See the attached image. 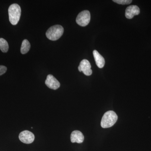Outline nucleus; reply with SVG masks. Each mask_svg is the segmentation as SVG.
<instances>
[{
	"label": "nucleus",
	"instance_id": "f257e3e1",
	"mask_svg": "<svg viewBox=\"0 0 151 151\" xmlns=\"http://www.w3.org/2000/svg\"><path fill=\"white\" fill-rule=\"evenodd\" d=\"M117 114L113 111H108L103 115L101 122V126L103 128H108L113 127L117 120Z\"/></svg>",
	"mask_w": 151,
	"mask_h": 151
},
{
	"label": "nucleus",
	"instance_id": "f03ea898",
	"mask_svg": "<svg viewBox=\"0 0 151 151\" xmlns=\"http://www.w3.org/2000/svg\"><path fill=\"white\" fill-rule=\"evenodd\" d=\"M9 19L11 23L14 25L17 24L21 14V9L18 4H13L9 8Z\"/></svg>",
	"mask_w": 151,
	"mask_h": 151
},
{
	"label": "nucleus",
	"instance_id": "7ed1b4c3",
	"mask_svg": "<svg viewBox=\"0 0 151 151\" xmlns=\"http://www.w3.org/2000/svg\"><path fill=\"white\" fill-rule=\"evenodd\" d=\"M64 32L62 26L55 25L48 29L46 32L47 37L50 40L55 41L61 37Z\"/></svg>",
	"mask_w": 151,
	"mask_h": 151
},
{
	"label": "nucleus",
	"instance_id": "20e7f679",
	"mask_svg": "<svg viewBox=\"0 0 151 151\" xmlns=\"http://www.w3.org/2000/svg\"><path fill=\"white\" fill-rule=\"evenodd\" d=\"M91 15L89 11L85 10L81 12L76 19V22L77 24L81 27H85L90 22Z\"/></svg>",
	"mask_w": 151,
	"mask_h": 151
},
{
	"label": "nucleus",
	"instance_id": "39448f33",
	"mask_svg": "<svg viewBox=\"0 0 151 151\" xmlns=\"http://www.w3.org/2000/svg\"><path fill=\"white\" fill-rule=\"evenodd\" d=\"M19 139L22 142L26 144L32 143L35 140V135L32 132L25 130L21 132L19 135Z\"/></svg>",
	"mask_w": 151,
	"mask_h": 151
},
{
	"label": "nucleus",
	"instance_id": "423d86ee",
	"mask_svg": "<svg viewBox=\"0 0 151 151\" xmlns=\"http://www.w3.org/2000/svg\"><path fill=\"white\" fill-rule=\"evenodd\" d=\"M91 68V64L86 59L81 60L78 67V70L80 72H83L84 74L87 76L92 75V71Z\"/></svg>",
	"mask_w": 151,
	"mask_h": 151
},
{
	"label": "nucleus",
	"instance_id": "0eeeda50",
	"mask_svg": "<svg viewBox=\"0 0 151 151\" xmlns=\"http://www.w3.org/2000/svg\"><path fill=\"white\" fill-rule=\"evenodd\" d=\"M45 84L50 89L56 90L60 86V83L53 76L49 74L47 75Z\"/></svg>",
	"mask_w": 151,
	"mask_h": 151
},
{
	"label": "nucleus",
	"instance_id": "6e6552de",
	"mask_svg": "<svg viewBox=\"0 0 151 151\" xmlns=\"http://www.w3.org/2000/svg\"><path fill=\"white\" fill-rule=\"evenodd\" d=\"M139 13L140 9L138 6H130L126 9L125 16L127 19H132L134 16L138 15Z\"/></svg>",
	"mask_w": 151,
	"mask_h": 151
},
{
	"label": "nucleus",
	"instance_id": "1a4fd4ad",
	"mask_svg": "<svg viewBox=\"0 0 151 151\" xmlns=\"http://www.w3.org/2000/svg\"><path fill=\"white\" fill-rule=\"evenodd\" d=\"M84 136L80 131H73L70 135V141L72 143L81 144L84 142Z\"/></svg>",
	"mask_w": 151,
	"mask_h": 151
},
{
	"label": "nucleus",
	"instance_id": "9d476101",
	"mask_svg": "<svg viewBox=\"0 0 151 151\" xmlns=\"http://www.w3.org/2000/svg\"><path fill=\"white\" fill-rule=\"evenodd\" d=\"M93 54L96 65L99 68H103L105 64V60L104 58L96 50L93 51Z\"/></svg>",
	"mask_w": 151,
	"mask_h": 151
},
{
	"label": "nucleus",
	"instance_id": "9b49d317",
	"mask_svg": "<svg viewBox=\"0 0 151 151\" xmlns=\"http://www.w3.org/2000/svg\"><path fill=\"white\" fill-rule=\"evenodd\" d=\"M30 44L27 40H24L22 42L21 52L22 54H24L27 53L30 48Z\"/></svg>",
	"mask_w": 151,
	"mask_h": 151
},
{
	"label": "nucleus",
	"instance_id": "f8f14e48",
	"mask_svg": "<svg viewBox=\"0 0 151 151\" xmlns=\"http://www.w3.org/2000/svg\"><path fill=\"white\" fill-rule=\"evenodd\" d=\"M9 44L4 39L0 38V49L3 52H6L8 51Z\"/></svg>",
	"mask_w": 151,
	"mask_h": 151
},
{
	"label": "nucleus",
	"instance_id": "ddd939ff",
	"mask_svg": "<svg viewBox=\"0 0 151 151\" xmlns=\"http://www.w3.org/2000/svg\"><path fill=\"white\" fill-rule=\"evenodd\" d=\"M113 2L119 4H129L132 2V0H113Z\"/></svg>",
	"mask_w": 151,
	"mask_h": 151
},
{
	"label": "nucleus",
	"instance_id": "4468645a",
	"mask_svg": "<svg viewBox=\"0 0 151 151\" xmlns=\"http://www.w3.org/2000/svg\"><path fill=\"white\" fill-rule=\"evenodd\" d=\"M7 70V68L4 65H0V76L3 75L6 73Z\"/></svg>",
	"mask_w": 151,
	"mask_h": 151
}]
</instances>
